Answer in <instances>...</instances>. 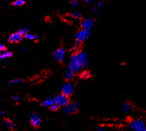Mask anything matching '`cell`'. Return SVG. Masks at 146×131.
Returning <instances> with one entry per match:
<instances>
[{"instance_id":"22","label":"cell","mask_w":146,"mask_h":131,"mask_svg":"<svg viewBox=\"0 0 146 131\" xmlns=\"http://www.w3.org/2000/svg\"><path fill=\"white\" fill-rule=\"evenodd\" d=\"M18 31L20 32L22 35H24V36L26 35V34H27L29 33V30L27 28V27H22V28L20 29Z\"/></svg>"},{"instance_id":"2","label":"cell","mask_w":146,"mask_h":131,"mask_svg":"<svg viewBox=\"0 0 146 131\" xmlns=\"http://www.w3.org/2000/svg\"><path fill=\"white\" fill-rule=\"evenodd\" d=\"M90 31L86 30H80L76 33L75 35L76 41L77 45H80L82 43L84 42L90 37Z\"/></svg>"},{"instance_id":"27","label":"cell","mask_w":146,"mask_h":131,"mask_svg":"<svg viewBox=\"0 0 146 131\" xmlns=\"http://www.w3.org/2000/svg\"><path fill=\"white\" fill-rule=\"evenodd\" d=\"M6 50V48H5V46L3 45V44L0 43V53L2 51H4Z\"/></svg>"},{"instance_id":"7","label":"cell","mask_w":146,"mask_h":131,"mask_svg":"<svg viewBox=\"0 0 146 131\" xmlns=\"http://www.w3.org/2000/svg\"><path fill=\"white\" fill-rule=\"evenodd\" d=\"M78 104L76 103L69 102L66 107H64V112L68 114H74L78 111Z\"/></svg>"},{"instance_id":"13","label":"cell","mask_w":146,"mask_h":131,"mask_svg":"<svg viewBox=\"0 0 146 131\" xmlns=\"http://www.w3.org/2000/svg\"><path fill=\"white\" fill-rule=\"evenodd\" d=\"M74 76H75V73L73 71H71V69H69V68H68L66 71H65L64 77L66 80H71L74 78Z\"/></svg>"},{"instance_id":"23","label":"cell","mask_w":146,"mask_h":131,"mask_svg":"<svg viewBox=\"0 0 146 131\" xmlns=\"http://www.w3.org/2000/svg\"><path fill=\"white\" fill-rule=\"evenodd\" d=\"M71 53H72L73 55L77 54L78 53V48L77 45H74L72 48H71Z\"/></svg>"},{"instance_id":"11","label":"cell","mask_w":146,"mask_h":131,"mask_svg":"<svg viewBox=\"0 0 146 131\" xmlns=\"http://www.w3.org/2000/svg\"><path fill=\"white\" fill-rule=\"evenodd\" d=\"M56 104L55 102V100L54 98H51V97H49V98H47L45 100H44L42 102V106L44 107H49L50 108V107L53 105V104Z\"/></svg>"},{"instance_id":"3","label":"cell","mask_w":146,"mask_h":131,"mask_svg":"<svg viewBox=\"0 0 146 131\" xmlns=\"http://www.w3.org/2000/svg\"><path fill=\"white\" fill-rule=\"evenodd\" d=\"M130 128L135 131H146V124L140 119H135L130 122Z\"/></svg>"},{"instance_id":"5","label":"cell","mask_w":146,"mask_h":131,"mask_svg":"<svg viewBox=\"0 0 146 131\" xmlns=\"http://www.w3.org/2000/svg\"><path fill=\"white\" fill-rule=\"evenodd\" d=\"M55 102L56 104L60 107H66L67 104L69 103V99H68V96H66V95L63 94H58L57 96L54 97Z\"/></svg>"},{"instance_id":"18","label":"cell","mask_w":146,"mask_h":131,"mask_svg":"<svg viewBox=\"0 0 146 131\" xmlns=\"http://www.w3.org/2000/svg\"><path fill=\"white\" fill-rule=\"evenodd\" d=\"M82 15L80 12H78V11H75V12H73L71 14V17L74 19H80L82 17Z\"/></svg>"},{"instance_id":"4","label":"cell","mask_w":146,"mask_h":131,"mask_svg":"<svg viewBox=\"0 0 146 131\" xmlns=\"http://www.w3.org/2000/svg\"><path fill=\"white\" fill-rule=\"evenodd\" d=\"M74 91V84L71 81H66L63 84L61 87L62 94L68 96L73 94Z\"/></svg>"},{"instance_id":"30","label":"cell","mask_w":146,"mask_h":131,"mask_svg":"<svg viewBox=\"0 0 146 131\" xmlns=\"http://www.w3.org/2000/svg\"><path fill=\"white\" fill-rule=\"evenodd\" d=\"M27 48H23V51H26V50H27Z\"/></svg>"},{"instance_id":"28","label":"cell","mask_w":146,"mask_h":131,"mask_svg":"<svg viewBox=\"0 0 146 131\" xmlns=\"http://www.w3.org/2000/svg\"><path fill=\"white\" fill-rule=\"evenodd\" d=\"M91 2H92V1H91V0H86V1H85V3L86 4H89V3H91Z\"/></svg>"},{"instance_id":"14","label":"cell","mask_w":146,"mask_h":131,"mask_svg":"<svg viewBox=\"0 0 146 131\" xmlns=\"http://www.w3.org/2000/svg\"><path fill=\"white\" fill-rule=\"evenodd\" d=\"M104 6V2H103V1H100V2H99L96 3V6L94 7L93 11L94 12H96L97 11L101 10V9H103Z\"/></svg>"},{"instance_id":"6","label":"cell","mask_w":146,"mask_h":131,"mask_svg":"<svg viewBox=\"0 0 146 131\" xmlns=\"http://www.w3.org/2000/svg\"><path fill=\"white\" fill-rule=\"evenodd\" d=\"M53 59L59 62H62L65 60L66 56V51L63 48H57L53 53Z\"/></svg>"},{"instance_id":"9","label":"cell","mask_w":146,"mask_h":131,"mask_svg":"<svg viewBox=\"0 0 146 131\" xmlns=\"http://www.w3.org/2000/svg\"><path fill=\"white\" fill-rule=\"evenodd\" d=\"M42 123V118L39 114L34 113L30 115V124L33 127H39Z\"/></svg>"},{"instance_id":"8","label":"cell","mask_w":146,"mask_h":131,"mask_svg":"<svg viewBox=\"0 0 146 131\" xmlns=\"http://www.w3.org/2000/svg\"><path fill=\"white\" fill-rule=\"evenodd\" d=\"M23 36L24 35H22L19 31L15 32V33H13L11 34L9 36V41L12 43H20V41L23 40Z\"/></svg>"},{"instance_id":"15","label":"cell","mask_w":146,"mask_h":131,"mask_svg":"<svg viewBox=\"0 0 146 131\" xmlns=\"http://www.w3.org/2000/svg\"><path fill=\"white\" fill-rule=\"evenodd\" d=\"M133 109V105L129 102H125L122 105V110L124 112H129Z\"/></svg>"},{"instance_id":"16","label":"cell","mask_w":146,"mask_h":131,"mask_svg":"<svg viewBox=\"0 0 146 131\" xmlns=\"http://www.w3.org/2000/svg\"><path fill=\"white\" fill-rule=\"evenodd\" d=\"M25 37L26 39L30 40V41H35V40H36L38 38V35L28 33L25 35Z\"/></svg>"},{"instance_id":"25","label":"cell","mask_w":146,"mask_h":131,"mask_svg":"<svg viewBox=\"0 0 146 131\" xmlns=\"http://www.w3.org/2000/svg\"><path fill=\"white\" fill-rule=\"evenodd\" d=\"M58 108H59V106L56 104H53L52 107H50V109L52 110V111H56V110H58Z\"/></svg>"},{"instance_id":"21","label":"cell","mask_w":146,"mask_h":131,"mask_svg":"<svg viewBox=\"0 0 146 131\" xmlns=\"http://www.w3.org/2000/svg\"><path fill=\"white\" fill-rule=\"evenodd\" d=\"M22 82H23V80H22L21 78H14L13 80L9 81V84H20L22 83Z\"/></svg>"},{"instance_id":"10","label":"cell","mask_w":146,"mask_h":131,"mask_svg":"<svg viewBox=\"0 0 146 131\" xmlns=\"http://www.w3.org/2000/svg\"><path fill=\"white\" fill-rule=\"evenodd\" d=\"M94 24V21L93 19L88 18L82 20V23H81V26H82L83 30H89V31L93 27Z\"/></svg>"},{"instance_id":"24","label":"cell","mask_w":146,"mask_h":131,"mask_svg":"<svg viewBox=\"0 0 146 131\" xmlns=\"http://www.w3.org/2000/svg\"><path fill=\"white\" fill-rule=\"evenodd\" d=\"M78 1H76V0H72L71 2H70V5H71V7H76L78 6Z\"/></svg>"},{"instance_id":"26","label":"cell","mask_w":146,"mask_h":131,"mask_svg":"<svg viewBox=\"0 0 146 131\" xmlns=\"http://www.w3.org/2000/svg\"><path fill=\"white\" fill-rule=\"evenodd\" d=\"M20 99V96H18V95H15V96H12V100H13L14 102H17L19 101Z\"/></svg>"},{"instance_id":"31","label":"cell","mask_w":146,"mask_h":131,"mask_svg":"<svg viewBox=\"0 0 146 131\" xmlns=\"http://www.w3.org/2000/svg\"><path fill=\"white\" fill-rule=\"evenodd\" d=\"M97 131H104V130L103 129H102V128H100V129H99Z\"/></svg>"},{"instance_id":"1","label":"cell","mask_w":146,"mask_h":131,"mask_svg":"<svg viewBox=\"0 0 146 131\" xmlns=\"http://www.w3.org/2000/svg\"><path fill=\"white\" fill-rule=\"evenodd\" d=\"M89 59L85 52H78L77 54L72 55L68 61V68L71 69L74 73H78L84 68L89 66Z\"/></svg>"},{"instance_id":"20","label":"cell","mask_w":146,"mask_h":131,"mask_svg":"<svg viewBox=\"0 0 146 131\" xmlns=\"http://www.w3.org/2000/svg\"><path fill=\"white\" fill-rule=\"evenodd\" d=\"M25 3V1H23V0H15V2H12V5L16 7L23 6Z\"/></svg>"},{"instance_id":"19","label":"cell","mask_w":146,"mask_h":131,"mask_svg":"<svg viewBox=\"0 0 146 131\" xmlns=\"http://www.w3.org/2000/svg\"><path fill=\"white\" fill-rule=\"evenodd\" d=\"M81 78H84V79H87L89 77L91 76V73L89 71H84L81 73V75H80Z\"/></svg>"},{"instance_id":"17","label":"cell","mask_w":146,"mask_h":131,"mask_svg":"<svg viewBox=\"0 0 146 131\" xmlns=\"http://www.w3.org/2000/svg\"><path fill=\"white\" fill-rule=\"evenodd\" d=\"M5 123L6 125V126L10 130H13L15 129V124L12 122V121H11L9 119H6L5 120Z\"/></svg>"},{"instance_id":"12","label":"cell","mask_w":146,"mask_h":131,"mask_svg":"<svg viewBox=\"0 0 146 131\" xmlns=\"http://www.w3.org/2000/svg\"><path fill=\"white\" fill-rule=\"evenodd\" d=\"M12 53L10 51H8L5 50L4 51L1 52L0 53V60L2 61H6L7 59H10L11 57L12 56Z\"/></svg>"},{"instance_id":"29","label":"cell","mask_w":146,"mask_h":131,"mask_svg":"<svg viewBox=\"0 0 146 131\" xmlns=\"http://www.w3.org/2000/svg\"><path fill=\"white\" fill-rule=\"evenodd\" d=\"M4 112L3 111H1V110H0V116H1V115H2V114H4Z\"/></svg>"}]
</instances>
